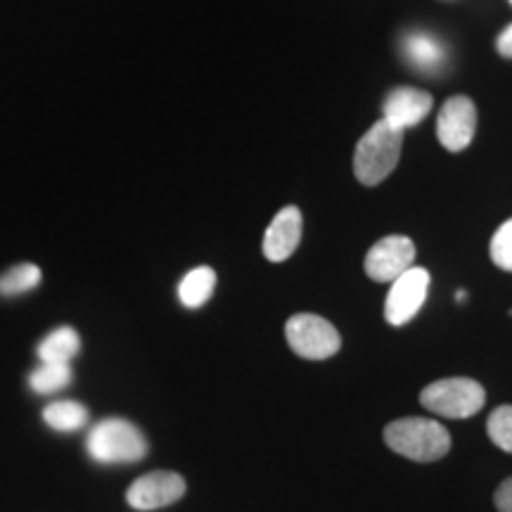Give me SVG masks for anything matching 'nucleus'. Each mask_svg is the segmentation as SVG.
Masks as SVG:
<instances>
[{"mask_svg": "<svg viewBox=\"0 0 512 512\" xmlns=\"http://www.w3.org/2000/svg\"><path fill=\"white\" fill-rule=\"evenodd\" d=\"M401 150L403 131L389 126L384 119L377 121L356 145L354 174L358 183H363L366 188H375L384 178L392 176V171L401 159Z\"/></svg>", "mask_w": 512, "mask_h": 512, "instance_id": "2", "label": "nucleus"}, {"mask_svg": "<svg viewBox=\"0 0 512 512\" xmlns=\"http://www.w3.org/2000/svg\"><path fill=\"white\" fill-rule=\"evenodd\" d=\"M216 290V273L209 266H197L178 285V299L185 309H200L211 299Z\"/></svg>", "mask_w": 512, "mask_h": 512, "instance_id": "13", "label": "nucleus"}, {"mask_svg": "<svg viewBox=\"0 0 512 512\" xmlns=\"http://www.w3.org/2000/svg\"><path fill=\"white\" fill-rule=\"evenodd\" d=\"M456 299H458V302H465V299H467V292L458 290V292H456Z\"/></svg>", "mask_w": 512, "mask_h": 512, "instance_id": "22", "label": "nucleus"}, {"mask_svg": "<svg viewBox=\"0 0 512 512\" xmlns=\"http://www.w3.org/2000/svg\"><path fill=\"white\" fill-rule=\"evenodd\" d=\"M496 50L501 53L503 57H510L512 60V24L510 27H505L501 34L496 38Z\"/></svg>", "mask_w": 512, "mask_h": 512, "instance_id": "21", "label": "nucleus"}, {"mask_svg": "<svg viewBox=\"0 0 512 512\" xmlns=\"http://www.w3.org/2000/svg\"><path fill=\"white\" fill-rule=\"evenodd\" d=\"M486 392L472 377H444L427 384L420 392V403L427 411L451 420H467L484 408Z\"/></svg>", "mask_w": 512, "mask_h": 512, "instance_id": "4", "label": "nucleus"}, {"mask_svg": "<svg viewBox=\"0 0 512 512\" xmlns=\"http://www.w3.org/2000/svg\"><path fill=\"white\" fill-rule=\"evenodd\" d=\"M302 228L304 219L302 211L297 207H283L275 214L271 226L266 228L264 235V256L273 264H280V261H287L290 256L297 252L299 242H302Z\"/></svg>", "mask_w": 512, "mask_h": 512, "instance_id": "11", "label": "nucleus"}, {"mask_svg": "<svg viewBox=\"0 0 512 512\" xmlns=\"http://www.w3.org/2000/svg\"><path fill=\"white\" fill-rule=\"evenodd\" d=\"M72 363H41L29 377L31 389L38 394H55L72 384Z\"/></svg>", "mask_w": 512, "mask_h": 512, "instance_id": "16", "label": "nucleus"}, {"mask_svg": "<svg viewBox=\"0 0 512 512\" xmlns=\"http://www.w3.org/2000/svg\"><path fill=\"white\" fill-rule=\"evenodd\" d=\"M43 420L55 432H76L88 422V411L79 401H53L43 411Z\"/></svg>", "mask_w": 512, "mask_h": 512, "instance_id": "15", "label": "nucleus"}, {"mask_svg": "<svg viewBox=\"0 0 512 512\" xmlns=\"http://www.w3.org/2000/svg\"><path fill=\"white\" fill-rule=\"evenodd\" d=\"M384 444L415 463H434L451 451V437L441 422L432 418H399L384 427Z\"/></svg>", "mask_w": 512, "mask_h": 512, "instance_id": "1", "label": "nucleus"}, {"mask_svg": "<svg viewBox=\"0 0 512 512\" xmlns=\"http://www.w3.org/2000/svg\"><path fill=\"white\" fill-rule=\"evenodd\" d=\"M95 463L119 465L138 463L147 456V439L133 422L124 418H105L93 427L86 441Z\"/></svg>", "mask_w": 512, "mask_h": 512, "instance_id": "3", "label": "nucleus"}, {"mask_svg": "<svg viewBox=\"0 0 512 512\" xmlns=\"http://www.w3.org/2000/svg\"><path fill=\"white\" fill-rule=\"evenodd\" d=\"M185 496V479L178 472H147L128 486L126 501L133 510L150 512L166 508V505L181 501Z\"/></svg>", "mask_w": 512, "mask_h": 512, "instance_id": "8", "label": "nucleus"}, {"mask_svg": "<svg viewBox=\"0 0 512 512\" xmlns=\"http://www.w3.org/2000/svg\"><path fill=\"white\" fill-rule=\"evenodd\" d=\"M494 503L498 512H512V477L505 479V482L498 484L496 494H494Z\"/></svg>", "mask_w": 512, "mask_h": 512, "instance_id": "20", "label": "nucleus"}, {"mask_svg": "<svg viewBox=\"0 0 512 512\" xmlns=\"http://www.w3.org/2000/svg\"><path fill=\"white\" fill-rule=\"evenodd\" d=\"M486 434L505 453H512V406H498L486 420Z\"/></svg>", "mask_w": 512, "mask_h": 512, "instance_id": "18", "label": "nucleus"}, {"mask_svg": "<svg viewBox=\"0 0 512 512\" xmlns=\"http://www.w3.org/2000/svg\"><path fill=\"white\" fill-rule=\"evenodd\" d=\"M403 62L415 72L425 76H437L448 64V46L444 38L425 29L406 31L399 41Z\"/></svg>", "mask_w": 512, "mask_h": 512, "instance_id": "10", "label": "nucleus"}, {"mask_svg": "<svg viewBox=\"0 0 512 512\" xmlns=\"http://www.w3.org/2000/svg\"><path fill=\"white\" fill-rule=\"evenodd\" d=\"M38 283H41V268L34 264H19L0 278V294L3 297H17V294L31 292L38 287Z\"/></svg>", "mask_w": 512, "mask_h": 512, "instance_id": "17", "label": "nucleus"}, {"mask_svg": "<svg viewBox=\"0 0 512 512\" xmlns=\"http://www.w3.org/2000/svg\"><path fill=\"white\" fill-rule=\"evenodd\" d=\"M415 261V245L406 235H389L370 247L363 261L368 278L375 283H394Z\"/></svg>", "mask_w": 512, "mask_h": 512, "instance_id": "7", "label": "nucleus"}, {"mask_svg": "<svg viewBox=\"0 0 512 512\" xmlns=\"http://www.w3.org/2000/svg\"><path fill=\"white\" fill-rule=\"evenodd\" d=\"M477 131V107L467 95L448 98L437 117V138L448 152H463Z\"/></svg>", "mask_w": 512, "mask_h": 512, "instance_id": "9", "label": "nucleus"}, {"mask_svg": "<svg viewBox=\"0 0 512 512\" xmlns=\"http://www.w3.org/2000/svg\"><path fill=\"white\" fill-rule=\"evenodd\" d=\"M510 5H512V0H510Z\"/></svg>", "mask_w": 512, "mask_h": 512, "instance_id": "23", "label": "nucleus"}, {"mask_svg": "<svg viewBox=\"0 0 512 512\" xmlns=\"http://www.w3.org/2000/svg\"><path fill=\"white\" fill-rule=\"evenodd\" d=\"M285 337L294 354L306 361H325L342 349V337L335 325L313 313H297L287 320Z\"/></svg>", "mask_w": 512, "mask_h": 512, "instance_id": "5", "label": "nucleus"}, {"mask_svg": "<svg viewBox=\"0 0 512 512\" xmlns=\"http://www.w3.org/2000/svg\"><path fill=\"white\" fill-rule=\"evenodd\" d=\"M432 105L434 100L427 91L406 86L394 88V91L384 98L382 119L387 121L389 126L399 128V131H406V128L420 124V121L432 112Z\"/></svg>", "mask_w": 512, "mask_h": 512, "instance_id": "12", "label": "nucleus"}, {"mask_svg": "<svg viewBox=\"0 0 512 512\" xmlns=\"http://www.w3.org/2000/svg\"><path fill=\"white\" fill-rule=\"evenodd\" d=\"M489 254L491 261H494L501 271L512 273V219L505 221L494 233L489 245Z\"/></svg>", "mask_w": 512, "mask_h": 512, "instance_id": "19", "label": "nucleus"}, {"mask_svg": "<svg viewBox=\"0 0 512 512\" xmlns=\"http://www.w3.org/2000/svg\"><path fill=\"white\" fill-rule=\"evenodd\" d=\"M430 290V273L420 266H411L406 273H401L389 287L387 302H384V318L394 328L411 323L418 316Z\"/></svg>", "mask_w": 512, "mask_h": 512, "instance_id": "6", "label": "nucleus"}, {"mask_svg": "<svg viewBox=\"0 0 512 512\" xmlns=\"http://www.w3.org/2000/svg\"><path fill=\"white\" fill-rule=\"evenodd\" d=\"M81 351L79 332L69 325H62L38 344L36 354L43 363H72V358Z\"/></svg>", "mask_w": 512, "mask_h": 512, "instance_id": "14", "label": "nucleus"}]
</instances>
